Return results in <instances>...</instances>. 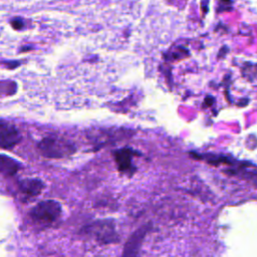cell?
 Listing matches in <instances>:
<instances>
[{
	"mask_svg": "<svg viewBox=\"0 0 257 257\" xmlns=\"http://www.w3.org/2000/svg\"><path fill=\"white\" fill-rule=\"evenodd\" d=\"M20 134L18 130L6 122H0V148L1 149H12L20 142Z\"/></svg>",
	"mask_w": 257,
	"mask_h": 257,
	"instance_id": "cell-6",
	"label": "cell"
},
{
	"mask_svg": "<svg viewBox=\"0 0 257 257\" xmlns=\"http://www.w3.org/2000/svg\"><path fill=\"white\" fill-rule=\"evenodd\" d=\"M83 232L84 234L92 237L101 245L113 244L119 241V236L116 232L115 224L112 220L109 219L92 222L83 228Z\"/></svg>",
	"mask_w": 257,
	"mask_h": 257,
	"instance_id": "cell-3",
	"label": "cell"
},
{
	"mask_svg": "<svg viewBox=\"0 0 257 257\" xmlns=\"http://www.w3.org/2000/svg\"><path fill=\"white\" fill-rule=\"evenodd\" d=\"M20 164L14 159L0 154V174L6 177H12L20 170Z\"/></svg>",
	"mask_w": 257,
	"mask_h": 257,
	"instance_id": "cell-8",
	"label": "cell"
},
{
	"mask_svg": "<svg viewBox=\"0 0 257 257\" xmlns=\"http://www.w3.org/2000/svg\"><path fill=\"white\" fill-rule=\"evenodd\" d=\"M12 25H13L16 29H18V28H21V27H22V22H21V21H13V22H12Z\"/></svg>",
	"mask_w": 257,
	"mask_h": 257,
	"instance_id": "cell-9",
	"label": "cell"
},
{
	"mask_svg": "<svg viewBox=\"0 0 257 257\" xmlns=\"http://www.w3.org/2000/svg\"><path fill=\"white\" fill-rule=\"evenodd\" d=\"M135 156V152L130 148H122L113 152V158L117 166V170L127 176H132L136 168L133 164V158Z\"/></svg>",
	"mask_w": 257,
	"mask_h": 257,
	"instance_id": "cell-4",
	"label": "cell"
},
{
	"mask_svg": "<svg viewBox=\"0 0 257 257\" xmlns=\"http://www.w3.org/2000/svg\"><path fill=\"white\" fill-rule=\"evenodd\" d=\"M62 214V208L59 202L55 200H45L33 206L28 216L30 220L39 226H48L56 222Z\"/></svg>",
	"mask_w": 257,
	"mask_h": 257,
	"instance_id": "cell-1",
	"label": "cell"
},
{
	"mask_svg": "<svg viewBox=\"0 0 257 257\" xmlns=\"http://www.w3.org/2000/svg\"><path fill=\"white\" fill-rule=\"evenodd\" d=\"M146 233H147V227H142L137 231H135L126 240L120 257H139L140 249H141L143 240L146 236Z\"/></svg>",
	"mask_w": 257,
	"mask_h": 257,
	"instance_id": "cell-5",
	"label": "cell"
},
{
	"mask_svg": "<svg viewBox=\"0 0 257 257\" xmlns=\"http://www.w3.org/2000/svg\"><path fill=\"white\" fill-rule=\"evenodd\" d=\"M43 188V182L36 178H27L18 182V191L26 199L38 196Z\"/></svg>",
	"mask_w": 257,
	"mask_h": 257,
	"instance_id": "cell-7",
	"label": "cell"
},
{
	"mask_svg": "<svg viewBox=\"0 0 257 257\" xmlns=\"http://www.w3.org/2000/svg\"><path fill=\"white\" fill-rule=\"evenodd\" d=\"M37 148L43 157L49 159L65 158L75 152V147L72 143L55 136H49L42 139L38 143Z\"/></svg>",
	"mask_w": 257,
	"mask_h": 257,
	"instance_id": "cell-2",
	"label": "cell"
}]
</instances>
